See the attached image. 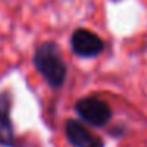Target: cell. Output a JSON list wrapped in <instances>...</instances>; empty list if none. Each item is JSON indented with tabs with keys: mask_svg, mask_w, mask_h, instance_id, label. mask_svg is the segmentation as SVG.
<instances>
[{
	"mask_svg": "<svg viewBox=\"0 0 147 147\" xmlns=\"http://www.w3.org/2000/svg\"><path fill=\"white\" fill-rule=\"evenodd\" d=\"M33 65L51 87L59 89L63 86L67 79V65L55 43H41L33 54Z\"/></svg>",
	"mask_w": 147,
	"mask_h": 147,
	"instance_id": "cell-1",
	"label": "cell"
},
{
	"mask_svg": "<svg viewBox=\"0 0 147 147\" xmlns=\"http://www.w3.org/2000/svg\"><path fill=\"white\" fill-rule=\"evenodd\" d=\"M78 115L82 119L84 122H87L89 125L96 128L106 127L109 123L112 117V111L109 108V105L103 100L96 98V96H86L81 98L74 106Z\"/></svg>",
	"mask_w": 147,
	"mask_h": 147,
	"instance_id": "cell-2",
	"label": "cell"
},
{
	"mask_svg": "<svg viewBox=\"0 0 147 147\" xmlns=\"http://www.w3.org/2000/svg\"><path fill=\"white\" fill-rule=\"evenodd\" d=\"M70 45H71V51L84 59L96 57L105 49V41L96 33H93L92 30H87V29L74 30L73 35H71Z\"/></svg>",
	"mask_w": 147,
	"mask_h": 147,
	"instance_id": "cell-3",
	"label": "cell"
},
{
	"mask_svg": "<svg viewBox=\"0 0 147 147\" xmlns=\"http://www.w3.org/2000/svg\"><path fill=\"white\" fill-rule=\"evenodd\" d=\"M65 134L73 147H105L103 139L76 119L65 122Z\"/></svg>",
	"mask_w": 147,
	"mask_h": 147,
	"instance_id": "cell-4",
	"label": "cell"
},
{
	"mask_svg": "<svg viewBox=\"0 0 147 147\" xmlns=\"http://www.w3.org/2000/svg\"><path fill=\"white\" fill-rule=\"evenodd\" d=\"M14 144V131L8 117V105H0V146L11 147Z\"/></svg>",
	"mask_w": 147,
	"mask_h": 147,
	"instance_id": "cell-5",
	"label": "cell"
}]
</instances>
